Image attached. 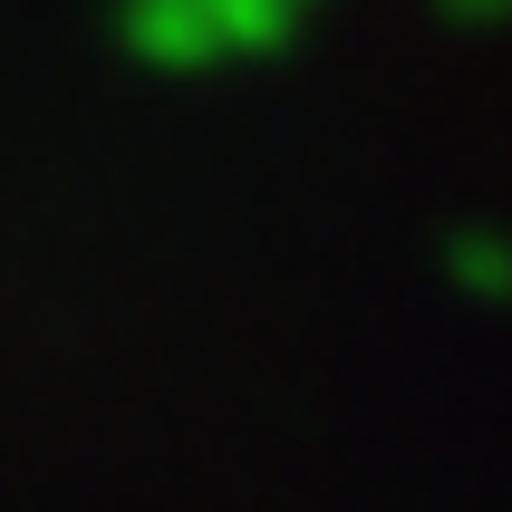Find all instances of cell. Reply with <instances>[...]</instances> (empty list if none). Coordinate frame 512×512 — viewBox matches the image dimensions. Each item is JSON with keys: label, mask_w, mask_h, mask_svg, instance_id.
<instances>
[{"label": "cell", "mask_w": 512, "mask_h": 512, "mask_svg": "<svg viewBox=\"0 0 512 512\" xmlns=\"http://www.w3.org/2000/svg\"><path fill=\"white\" fill-rule=\"evenodd\" d=\"M310 0H126V39L165 68H223V58H261L300 29Z\"/></svg>", "instance_id": "cell-1"}, {"label": "cell", "mask_w": 512, "mask_h": 512, "mask_svg": "<svg viewBox=\"0 0 512 512\" xmlns=\"http://www.w3.org/2000/svg\"><path fill=\"white\" fill-rule=\"evenodd\" d=\"M455 20H474V29H493V20H512V0H445Z\"/></svg>", "instance_id": "cell-2"}]
</instances>
